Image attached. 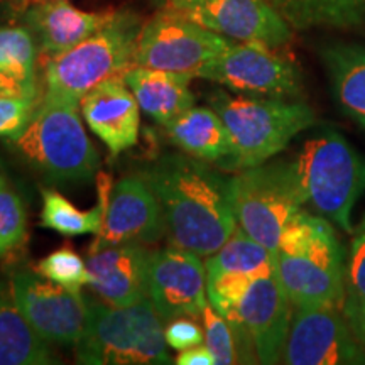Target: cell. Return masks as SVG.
<instances>
[{
	"instance_id": "cell-11",
	"label": "cell",
	"mask_w": 365,
	"mask_h": 365,
	"mask_svg": "<svg viewBox=\"0 0 365 365\" xmlns=\"http://www.w3.org/2000/svg\"><path fill=\"white\" fill-rule=\"evenodd\" d=\"M163 9L237 43L282 48L293 38V27L271 0H168Z\"/></svg>"
},
{
	"instance_id": "cell-3",
	"label": "cell",
	"mask_w": 365,
	"mask_h": 365,
	"mask_svg": "<svg viewBox=\"0 0 365 365\" xmlns=\"http://www.w3.org/2000/svg\"><path fill=\"white\" fill-rule=\"evenodd\" d=\"M78 102L43 95L29 124L7 139L19 158L54 185H85L100 158L78 115Z\"/></svg>"
},
{
	"instance_id": "cell-6",
	"label": "cell",
	"mask_w": 365,
	"mask_h": 365,
	"mask_svg": "<svg viewBox=\"0 0 365 365\" xmlns=\"http://www.w3.org/2000/svg\"><path fill=\"white\" fill-rule=\"evenodd\" d=\"M289 166L304 207L352 234L354 208L365 193L362 154L345 137L328 130L307 140Z\"/></svg>"
},
{
	"instance_id": "cell-22",
	"label": "cell",
	"mask_w": 365,
	"mask_h": 365,
	"mask_svg": "<svg viewBox=\"0 0 365 365\" xmlns=\"http://www.w3.org/2000/svg\"><path fill=\"white\" fill-rule=\"evenodd\" d=\"M56 364L51 345L29 325L14 299L11 281L0 279V365Z\"/></svg>"
},
{
	"instance_id": "cell-24",
	"label": "cell",
	"mask_w": 365,
	"mask_h": 365,
	"mask_svg": "<svg viewBox=\"0 0 365 365\" xmlns=\"http://www.w3.org/2000/svg\"><path fill=\"white\" fill-rule=\"evenodd\" d=\"M113 188L112 178L107 173L97 175V205L88 212L76 208L70 200L51 188L43 190V210H41V225L66 237L85 234L97 235L102 230L108 202Z\"/></svg>"
},
{
	"instance_id": "cell-5",
	"label": "cell",
	"mask_w": 365,
	"mask_h": 365,
	"mask_svg": "<svg viewBox=\"0 0 365 365\" xmlns=\"http://www.w3.org/2000/svg\"><path fill=\"white\" fill-rule=\"evenodd\" d=\"M210 107L225 122L232 139V158L227 168L249 170L261 166L317 122L313 108L286 98L234 95L217 90Z\"/></svg>"
},
{
	"instance_id": "cell-15",
	"label": "cell",
	"mask_w": 365,
	"mask_h": 365,
	"mask_svg": "<svg viewBox=\"0 0 365 365\" xmlns=\"http://www.w3.org/2000/svg\"><path fill=\"white\" fill-rule=\"evenodd\" d=\"M166 235V222L158 196L140 175H127L115 182L102 230L90 252L135 242L158 244Z\"/></svg>"
},
{
	"instance_id": "cell-18",
	"label": "cell",
	"mask_w": 365,
	"mask_h": 365,
	"mask_svg": "<svg viewBox=\"0 0 365 365\" xmlns=\"http://www.w3.org/2000/svg\"><path fill=\"white\" fill-rule=\"evenodd\" d=\"M81 115L90 130L107 145L112 156L137 144L140 107L122 76L91 88L80 100Z\"/></svg>"
},
{
	"instance_id": "cell-17",
	"label": "cell",
	"mask_w": 365,
	"mask_h": 365,
	"mask_svg": "<svg viewBox=\"0 0 365 365\" xmlns=\"http://www.w3.org/2000/svg\"><path fill=\"white\" fill-rule=\"evenodd\" d=\"M150 254L143 244L110 245L88 252V286L105 303L129 307L148 298Z\"/></svg>"
},
{
	"instance_id": "cell-21",
	"label": "cell",
	"mask_w": 365,
	"mask_h": 365,
	"mask_svg": "<svg viewBox=\"0 0 365 365\" xmlns=\"http://www.w3.org/2000/svg\"><path fill=\"white\" fill-rule=\"evenodd\" d=\"M166 127L171 143L182 153L228 166L232 158V139L222 117L212 107H191Z\"/></svg>"
},
{
	"instance_id": "cell-2",
	"label": "cell",
	"mask_w": 365,
	"mask_h": 365,
	"mask_svg": "<svg viewBox=\"0 0 365 365\" xmlns=\"http://www.w3.org/2000/svg\"><path fill=\"white\" fill-rule=\"evenodd\" d=\"M345 261L331 223L304 210L286 227L274 252L276 274L293 308H344Z\"/></svg>"
},
{
	"instance_id": "cell-7",
	"label": "cell",
	"mask_w": 365,
	"mask_h": 365,
	"mask_svg": "<svg viewBox=\"0 0 365 365\" xmlns=\"http://www.w3.org/2000/svg\"><path fill=\"white\" fill-rule=\"evenodd\" d=\"M140 19L135 14L117 11L115 17L97 34L81 41L75 48L46 58L44 93L78 102L102 81L122 76L134 66Z\"/></svg>"
},
{
	"instance_id": "cell-38",
	"label": "cell",
	"mask_w": 365,
	"mask_h": 365,
	"mask_svg": "<svg viewBox=\"0 0 365 365\" xmlns=\"http://www.w3.org/2000/svg\"><path fill=\"white\" fill-rule=\"evenodd\" d=\"M153 2H154V4H159V6H161V7H163V6H164V4H166V2H168V0H153Z\"/></svg>"
},
{
	"instance_id": "cell-25",
	"label": "cell",
	"mask_w": 365,
	"mask_h": 365,
	"mask_svg": "<svg viewBox=\"0 0 365 365\" xmlns=\"http://www.w3.org/2000/svg\"><path fill=\"white\" fill-rule=\"evenodd\" d=\"M294 29L355 27L365 22V0H271Z\"/></svg>"
},
{
	"instance_id": "cell-26",
	"label": "cell",
	"mask_w": 365,
	"mask_h": 365,
	"mask_svg": "<svg viewBox=\"0 0 365 365\" xmlns=\"http://www.w3.org/2000/svg\"><path fill=\"white\" fill-rule=\"evenodd\" d=\"M272 267L274 252L249 237L240 227L205 262L207 281L225 274H261Z\"/></svg>"
},
{
	"instance_id": "cell-29",
	"label": "cell",
	"mask_w": 365,
	"mask_h": 365,
	"mask_svg": "<svg viewBox=\"0 0 365 365\" xmlns=\"http://www.w3.org/2000/svg\"><path fill=\"white\" fill-rule=\"evenodd\" d=\"M344 314L365 309V217L352 232L349 254L345 261V299Z\"/></svg>"
},
{
	"instance_id": "cell-31",
	"label": "cell",
	"mask_w": 365,
	"mask_h": 365,
	"mask_svg": "<svg viewBox=\"0 0 365 365\" xmlns=\"http://www.w3.org/2000/svg\"><path fill=\"white\" fill-rule=\"evenodd\" d=\"M203 330H205V345L215 357L217 365L237 364V350L234 331L230 325L212 304H207L202 313Z\"/></svg>"
},
{
	"instance_id": "cell-1",
	"label": "cell",
	"mask_w": 365,
	"mask_h": 365,
	"mask_svg": "<svg viewBox=\"0 0 365 365\" xmlns=\"http://www.w3.org/2000/svg\"><path fill=\"white\" fill-rule=\"evenodd\" d=\"M140 176L158 196L175 247L208 257L237 230L230 178L186 153H166Z\"/></svg>"
},
{
	"instance_id": "cell-13",
	"label": "cell",
	"mask_w": 365,
	"mask_h": 365,
	"mask_svg": "<svg viewBox=\"0 0 365 365\" xmlns=\"http://www.w3.org/2000/svg\"><path fill=\"white\" fill-rule=\"evenodd\" d=\"M11 287L17 307L46 344H78L86 319L83 294L73 293L29 269L14 272Z\"/></svg>"
},
{
	"instance_id": "cell-33",
	"label": "cell",
	"mask_w": 365,
	"mask_h": 365,
	"mask_svg": "<svg viewBox=\"0 0 365 365\" xmlns=\"http://www.w3.org/2000/svg\"><path fill=\"white\" fill-rule=\"evenodd\" d=\"M164 335H166L168 346L178 352L205 344V330L198 325L196 318L191 317H181L168 322Z\"/></svg>"
},
{
	"instance_id": "cell-35",
	"label": "cell",
	"mask_w": 365,
	"mask_h": 365,
	"mask_svg": "<svg viewBox=\"0 0 365 365\" xmlns=\"http://www.w3.org/2000/svg\"><path fill=\"white\" fill-rule=\"evenodd\" d=\"M0 95H22V97H29V98H36L33 93H29V90L26 88L24 85L19 83L16 78H12L11 75H7L6 71L0 70Z\"/></svg>"
},
{
	"instance_id": "cell-32",
	"label": "cell",
	"mask_w": 365,
	"mask_h": 365,
	"mask_svg": "<svg viewBox=\"0 0 365 365\" xmlns=\"http://www.w3.org/2000/svg\"><path fill=\"white\" fill-rule=\"evenodd\" d=\"M39 100L22 95H0V137L12 139L29 124Z\"/></svg>"
},
{
	"instance_id": "cell-14",
	"label": "cell",
	"mask_w": 365,
	"mask_h": 365,
	"mask_svg": "<svg viewBox=\"0 0 365 365\" xmlns=\"http://www.w3.org/2000/svg\"><path fill=\"white\" fill-rule=\"evenodd\" d=\"M202 255L175 247L150 254L148 298L163 322L175 318H202L207 296V271Z\"/></svg>"
},
{
	"instance_id": "cell-4",
	"label": "cell",
	"mask_w": 365,
	"mask_h": 365,
	"mask_svg": "<svg viewBox=\"0 0 365 365\" xmlns=\"http://www.w3.org/2000/svg\"><path fill=\"white\" fill-rule=\"evenodd\" d=\"M86 319L76 359L86 365L171 364L163 319L149 298L129 307H113L86 298Z\"/></svg>"
},
{
	"instance_id": "cell-34",
	"label": "cell",
	"mask_w": 365,
	"mask_h": 365,
	"mask_svg": "<svg viewBox=\"0 0 365 365\" xmlns=\"http://www.w3.org/2000/svg\"><path fill=\"white\" fill-rule=\"evenodd\" d=\"M175 362L178 365H217L215 357H213L205 344L181 350Z\"/></svg>"
},
{
	"instance_id": "cell-20",
	"label": "cell",
	"mask_w": 365,
	"mask_h": 365,
	"mask_svg": "<svg viewBox=\"0 0 365 365\" xmlns=\"http://www.w3.org/2000/svg\"><path fill=\"white\" fill-rule=\"evenodd\" d=\"M122 78L139 102L140 110L161 125H168L195 105L190 88L195 76L186 73L132 66Z\"/></svg>"
},
{
	"instance_id": "cell-23",
	"label": "cell",
	"mask_w": 365,
	"mask_h": 365,
	"mask_svg": "<svg viewBox=\"0 0 365 365\" xmlns=\"http://www.w3.org/2000/svg\"><path fill=\"white\" fill-rule=\"evenodd\" d=\"M322 59L341 110L365 129V48L331 44L323 48Z\"/></svg>"
},
{
	"instance_id": "cell-37",
	"label": "cell",
	"mask_w": 365,
	"mask_h": 365,
	"mask_svg": "<svg viewBox=\"0 0 365 365\" xmlns=\"http://www.w3.org/2000/svg\"><path fill=\"white\" fill-rule=\"evenodd\" d=\"M44 2H53V0H4V4H6L11 11L21 14V16L29 7L38 6V4H44Z\"/></svg>"
},
{
	"instance_id": "cell-27",
	"label": "cell",
	"mask_w": 365,
	"mask_h": 365,
	"mask_svg": "<svg viewBox=\"0 0 365 365\" xmlns=\"http://www.w3.org/2000/svg\"><path fill=\"white\" fill-rule=\"evenodd\" d=\"M38 43L31 29L24 26L0 27V70L16 78L39 97L38 86Z\"/></svg>"
},
{
	"instance_id": "cell-9",
	"label": "cell",
	"mask_w": 365,
	"mask_h": 365,
	"mask_svg": "<svg viewBox=\"0 0 365 365\" xmlns=\"http://www.w3.org/2000/svg\"><path fill=\"white\" fill-rule=\"evenodd\" d=\"M198 78L218 83L240 95L294 98L303 91L299 68L279 48L234 41L198 71Z\"/></svg>"
},
{
	"instance_id": "cell-36",
	"label": "cell",
	"mask_w": 365,
	"mask_h": 365,
	"mask_svg": "<svg viewBox=\"0 0 365 365\" xmlns=\"http://www.w3.org/2000/svg\"><path fill=\"white\" fill-rule=\"evenodd\" d=\"M345 318H346V322H349L350 328H352L354 335L357 336V340L362 344V346L365 349V309L364 312L349 314V317H345Z\"/></svg>"
},
{
	"instance_id": "cell-30",
	"label": "cell",
	"mask_w": 365,
	"mask_h": 365,
	"mask_svg": "<svg viewBox=\"0 0 365 365\" xmlns=\"http://www.w3.org/2000/svg\"><path fill=\"white\" fill-rule=\"evenodd\" d=\"M36 272L73 291V293H81V287L88 286L86 262L70 247H61L49 254L48 257H44L36 266Z\"/></svg>"
},
{
	"instance_id": "cell-8",
	"label": "cell",
	"mask_w": 365,
	"mask_h": 365,
	"mask_svg": "<svg viewBox=\"0 0 365 365\" xmlns=\"http://www.w3.org/2000/svg\"><path fill=\"white\" fill-rule=\"evenodd\" d=\"M232 205L242 230L271 252L282 232L304 210L289 161L249 168L230 178Z\"/></svg>"
},
{
	"instance_id": "cell-16",
	"label": "cell",
	"mask_w": 365,
	"mask_h": 365,
	"mask_svg": "<svg viewBox=\"0 0 365 365\" xmlns=\"http://www.w3.org/2000/svg\"><path fill=\"white\" fill-rule=\"evenodd\" d=\"M293 304L276 274V267L259 274L245 289L234 312L223 317L227 322L239 319L254 341L261 364L281 362L289 331Z\"/></svg>"
},
{
	"instance_id": "cell-10",
	"label": "cell",
	"mask_w": 365,
	"mask_h": 365,
	"mask_svg": "<svg viewBox=\"0 0 365 365\" xmlns=\"http://www.w3.org/2000/svg\"><path fill=\"white\" fill-rule=\"evenodd\" d=\"M232 43L234 41L225 36L161 9L140 29L134 66L196 76L208 61L222 54Z\"/></svg>"
},
{
	"instance_id": "cell-19",
	"label": "cell",
	"mask_w": 365,
	"mask_h": 365,
	"mask_svg": "<svg viewBox=\"0 0 365 365\" xmlns=\"http://www.w3.org/2000/svg\"><path fill=\"white\" fill-rule=\"evenodd\" d=\"M115 14L117 11L86 12L73 7L66 0H53L27 9L22 21L34 34L39 53L51 58L97 34Z\"/></svg>"
},
{
	"instance_id": "cell-28",
	"label": "cell",
	"mask_w": 365,
	"mask_h": 365,
	"mask_svg": "<svg viewBox=\"0 0 365 365\" xmlns=\"http://www.w3.org/2000/svg\"><path fill=\"white\" fill-rule=\"evenodd\" d=\"M26 237L27 217L24 203L0 170V261L21 249Z\"/></svg>"
},
{
	"instance_id": "cell-12",
	"label": "cell",
	"mask_w": 365,
	"mask_h": 365,
	"mask_svg": "<svg viewBox=\"0 0 365 365\" xmlns=\"http://www.w3.org/2000/svg\"><path fill=\"white\" fill-rule=\"evenodd\" d=\"M281 362L289 365H362L365 349L340 307L293 308Z\"/></svg>"
}]
</instances>
